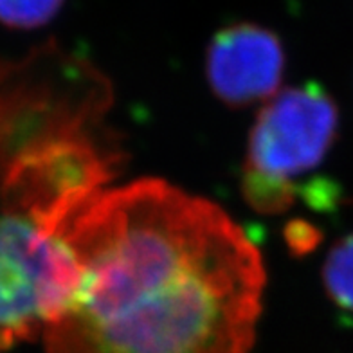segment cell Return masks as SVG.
Wrapping results in <instances>:
<instances>
[{
    "label": "cell",
    "mask_w": 353,
    "mask_h": 353,
    "mask_svg": "<svg viewBox=\"0 0 353 353\" xmlns=\"http://www.w3.org/2000/svg\"><path fill=\"white\" fill-rule=\"evenodd\" d=\"M51 232L81 269L47 353H249L265 290L260 249L214 202L163 179L105 188Z\"/></svg>",
    "instance_id": "obj_1"
},
{
    "label": "cell",
    "mask_w": 353,
    "mask_h": 353,
    "mask_svg": "<svg viewBox=\"0 0 353 353\" xmlns=\"http://www.w3.org/2000/svg\"><path fill=\"white\" fill-rule=\"evenodd\" d=\"M110 103L105 76L54 42L0 63V175L49 143L105 134Z\"/></svg>",
    "instance_id": "obj_2"
},
{
    "label": "cell",
    "mask_w": 353,
    "mask_h": 353,
    "mask_svg": "<svg viewBox=\"0 0 353 353\" xmlns=\"http://www.w3.org/2000/svg\"><path fill=\"white\" fill-rule=\"evenodd\" d=\"M81 269L65 238L28 214L0 219V353L43 335L78 292Z\"/></svg>",
    "instance_id": "obj_3"
},
{
    "label": "cell",
    "mask_w": 353,
    "mask_h": 353,
    "mask_svg": "<svg viewBox=\"0 0 353 353\" xmlns=\"http://www.w3.org/2000/svg\"><path fill=\"white\" fill-rule=\"evenodd\" d=\"M337 128V103L319 83L279 90L258 112L243 172L294 182L325 161Z\"/></svg>",
    "instance_id": "obj_4"
},
{
    "label": "cell",
    "mask_w": 353,
    "mask_h": 353,
    "mask_svg": "<svg viewBox=\"0 0 353 353\" xmlns=\"http://www.w3.org/2000/svg\"><path fill=\"white\" fill-rule=\"evenodd\" d=\"M283 70L285 51L278 34L252 22L220 29L205 52L208 83L214 96L232 108L274 98Z\"/></svg>",
    "instance_id": "obj_5"
},
{
    "label": "cell",
    "mask_w": 353,
    "mask_h": 353,
    "mask_svg": "<svg viewBox=\"0 0 353 353\" xmlns=\"http://www.w3.org/2000/svg\"><path fill=\"white\" fill-rule=\"evenodd\" d=\"M242 193L247 204L258 213L279 214L294 205L299 196V184L243 172Z\"/></svg>",
    "instance_id": "obj_6"
},
{
    "label": "cell",
    "mask_w": 353,
    "mask_h": 353,
    "mask_svg": "<svg viewBox=\"0 0 353 353\" xmlns=\"http://www.w3.org/2000/svg\"><path fill=\"white\" fill-rule=\"evenodd\" d=\"M323 283L337 307L353 312V234L330 249L323 265Z\"/></svg>",
    "instance_id": "obj_7"
},
{
    "label": "cell",
    "mask_w": 353,
    "mask_h": 353,
    "mask_svg": "<svg viewBox=\"0 0 353 353\" xmlns=\"http://www.w3.org/2000/svg\"><path fill=\"white\" fill-rule=\"evenodd\" d=\"M65 0H0V23L11 29H37L51 22Z\"/></svg>",
    "instance_id": "obj_8"
},
{
    "label": "cell",
    "mask_w": 353,
    "mask_h": 353,
    "mask_svg": "<svg viewBox=\"0 0 353 353\" xmlns=\"http://www.w3.org/2000/svg\"><path fill=\"white\" fill-rule=\"evenodd\" d=\"M283 236L290 252L298 256H305L308 252L316 251L317 245L323 240V232L314 223L307 220H290L285 225Z\"/></svg>",
    "instance_id": "obj_9"
}]
</instances>
